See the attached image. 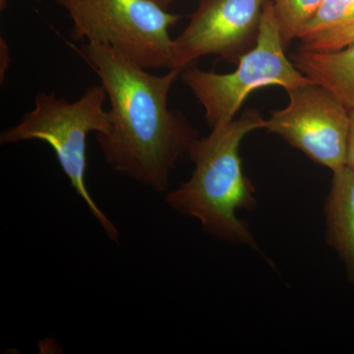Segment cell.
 I'll use <instances>...</instances> for the list:
<instances>
[{
    "instance_id": "9c48e42d",
    "label": "cell",
    "mask_w": 354,
    "mask_h": 354,
    "mask_svg": "<svg viewBox=\"0 0 354 354\" xmlns=\"http://www.w3.org/2000/svg\"><path fill=\"white\" fill-rule=\"evenodd\" d=\"M291 62L311 82L329 90L349 109H354V41L327 53L298 50Z\"/></svg>"
},
{
    "instance_id": "7a4b0ae2",
    "label": "cell",
    "mask_w": 354,
    "mask_h": 354,
    "mask_svg": "<svg viewBox=\"0 0 354 354\" xmlns=\"http://www.w3.org/2000/svg\"><path fill=\"white\" fill-rule=\"evenodd\" d=\"M266 120L256 109H247L225 127L199 138L189 153L195 169L186 183L167 193L165 201L184 216L195 218L208 234L234 244L256 249L257 243L239 209L256 207L254 189L242 169L239 150L251 132L265 129Z\"/></svg>"
},
{
    "instance_id": "277c9868",
    "label": "cell",
    "mask_w": 354,
    "mask_h": 354,
    "mask_svg": "<svg viewBox=\"0 0 354 354\" xmlns=\"http://www.w3.org/2000/svg\"><path fill=\"white\" fill-rule=\"evenodd\" d=\"M72 21L70 37L109 44L147 70L174 69L169 31L181 16L153 0H55Z\"/></svg>"
},
{
    "instance_id": "ba28073f",
    "label": "cell",
    "mask_w": 354,
    "mask_h": 354,
    "mask_svg": "<svg viewBox=\"0 0 354 354\" xmlns=\"http://www.w3.org/2000/svg\"><path fill=\"white\" fill-rule=\"evenodd\" d=\"M325 206L327 242L339 256L354 283V171L348 165L333 171Z\"/></svg>"
},
{
    "instance_id": "52a82bcc",
    "label": "cell",
    "mask_w": 354,
    "mask_h": 354,
    "mask_svg": "<svg viewBox=\"0 0 354 354\" xmlns=\"http://www.w3.org/2000/svg\"><path fill=\"white\" fill-rule=\"evenodd\" d=\"M267 1L199 0L189 23L174 39V69L183 72L207 55L239 64L257 44Z\"/></svg>"
},
{
    "instance_id": "2e32d148",
    "label": "cell",
    "mask_w": 354,
    "mask_h": 354,
    "mask_svg": "<svg viewBox=\"0 0 354 354\" xmlns=\"http://www.w3.org/2000/svg\"><path fill=\"white\" fill-rule=\"evenodd\" d=\"M9 2H10V0H0V10H6L7 6H8Z\"/></svg>"
},
{
    "instance_id": "5b68a950",
    "label": "cell",
    "mask_w": 354,
    "mask_h": 354,
    "mask_svg": "<svg viewBox=\"0 0 354 354\" xmlns=\"http://www.w3.org/2000/svg\"><path fill=\"white\" fill-rule=\"evenodd\" d=\"M181 77L204 108L212 129L232 122L254 91L267 86L288 91L311 83L286 57L272 0L265 4L257 44L239 60L234 72L221 74L191 66Z\"/></svg>"
},
{
    "instance_id": "6da1fadb",
    "label": "cell",
    "mask_w": 354,
    "mask_h": 354,
    "mask_svg": "<svg viewBox=\"0 0 354 354\" xmlns=\"http://www.w3.org/2000/svg\"><path fill=\"white\" fill-rule=\"evenodd\" d=\"M74 50L99 77L111 104V127L95 134L104 162L156 192H165L179 158L189 155L199 139L185 116L169 108V93L181 72L149 73L109 44L83 43Z\"/></svg>"
},
{
    "instance_id": "30bf717a",
    "label": "cell",
    "mask_w": 354,
    "mask_h": 354,
    "mask_svg": "<svg viewBox=\"0 0 354 354\" xmlns=\"http://www.w3.org/2000/svg\"><path fill=\"white\" fill-rule=\"evenodd\" d=\"M324 0H272L281 39L286 48L299 38Z\"/></svg>"
},
{
    "instance_id": "8992f818",
    "label": "cell",
    "mask_w": 354,
    "mask_h": 354,
    "mask_svg": "<svg viewBox=\"0 0 354 354\" xmlns=\"http://www.w3.org/2000/svg\"><path fill=\"white\" fill-rule=\"evenodd\" d=\"M286 93L288 106L271 111L265 129L332 171L346 167L349 109L329 90L313 82Z\"/></svg>"
},
{
    "instance_id": "5bb4252c",
    "label": "cell",
    "mask_w": 354,
    "mask_h": 354,
    "mask_svg": "<svg viewBox=\"0 0 354 354\" xmlns=\"http://www.w3.org/2000/svg\"><path fill=\"white\" fill-rule=\"evenodd\" d=\"M1 51H3V55H1V62H4L1 64V69H0V73H1V82L3 81V75L6 73L7 68L9 66V62H10V53H9V48L7 46L6 41H4L3 39L1 38Z\"/></svg>"
},
{
    "instance_id": "9a60e30c",
    "label": "cell",
    "mask_w": 354,
    "mask_h": 354,
    "mask_svg": "<svg viewBox=\"0 0 354 354\" xmlns=\"http://www.w3.org/2000/svg\"><path fill=\"white\" fill-rule=\"evenodd\" d=\"M153 1H155L158 6H162V8L167 9L171 4L176 2L177 0H153Z\"/></svg>"
},
{
    "instance_id": "7c38bea8",
    "label": "cell",
    "mask_w": 354,
    "mask_h": 354,
    "mask_svg": "<svg viewBox=\"0 0 354 354\" xmlns=\"http://www.w3.org/2000/svg\"><path fill=\"white\" fill-rule=\"evenodd\" d=\"M354 41V23L337 28L332 31L301 39L298 50L327 53L346 48Z\"/></svg>"
},
{
    "instance_id": "4fadbf2b",
    "label": "cell",
    "mask_w": 354,
    "mask_h": 354,
    "mask_svg": "<svg viewBox=\"0 0 354 354\" xmlns=\"http://www.w3.org/2000/svg\"><path fill=\"white\" fill-rule=\"evenodd\" d=\"M346 165L354 171V109L349 111V130Z\"/></svg>"
},
{
    "instance_id": "8fae6325",
    "label": "cell",
    "mask_w": 354,
    "mask_h": 354,
    "mask_svg": "<svg viewBox=\"0 0 354 354\" xmlns=\"http://www.w3.org/2000/svg\"><path fill=\"white\" fill-rule=\"evenodd\" d=\"M354 23V0H324L298 39H305Z\"/></svg>"
},
{
    "instance_id": "3957f363",
    "label": "cell",
    "mask_w": 354,
    "mask_h": 354,
    "mask_svg": "<svg viewBox=\"0 0 354 354\" xmlns=\"http://www.w3.org/2000/svg\"><path fill=\"white\" fill-rule=\"evenodd\" d=\"M106 101L108 95L102 84L88 88L75 102L57 97L53 92L39 93L34 109L17 124L1 132L0 144L37 140L50 145L73 189L109 239L116 241L118 228L97 206L86 186L87 137L91 132H106L111 127V114L104 109Z\"/></svg>"
}]
</instances>
